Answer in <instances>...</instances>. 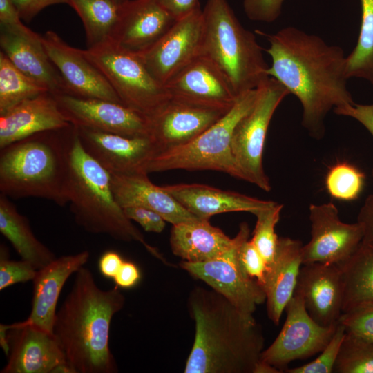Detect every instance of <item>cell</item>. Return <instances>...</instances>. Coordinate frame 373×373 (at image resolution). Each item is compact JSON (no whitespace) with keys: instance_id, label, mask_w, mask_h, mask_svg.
I'll list each match as a JSON object with an SVG mask.
<instances>
[{"instance_id":"cell-10","label":"cell","mask_w":373,"mask_h":373,"mask_svg":"<svg viewBox=\"0 0 373 373\" xmlns=\"http://www.w3.org/2000/svg\"><path fill=\"white\" fill-rule=\"evenodd\" d=\"M249 225L242 222L236 236L235 245L227 251L209 261L182 260L179 265L243 312L253 314L256 306L266 301V295L259 283L245 271L238 259V247L245 239L249 238Z\"/></svg>"},{"instance_id":"cell-43","label":"cell","mask_w":373,"mask_h":373,"mask_svg":"<svg viewBox=\"0 0 373 373\" xmlns=\"http://www.w3.org/2000/svg\"><path fill=\"white\" fill-rule=\"evenodd\" d=\"M21 19L19 12L11 0H0L1 28L28 37H35L39 35L26 27Z\"/></svg>"},{"instance_id":"cell-52","label":"cell","mask_w":373,"mask_h":373,"mask_svg":"<svg viewBox=\"0 0 373 373\" xmlns=\"http://www.w3.org/2000/svg\"><path fill=\"white\" fill-rule=\"evenodd\" d=\"M115 2L119 3V4H123L124 3H125L126 1H127L128 0H114Z\"/></svg>"},{"instance_id":"cell-45","label":"cell","mask_w":373,"mask_h":373,"mask_svg":"<svg viewBox=\"0 0 373 373\" xmlns=\"http://www.w3.org/2000/svg\"><path fill=\"white\" fill-rule=\"evenodd\" d=\"M21 18L30 21L45 8L60 3H66L67 0H11Z\"/></svg>"},{"instance_id":"cell-2","label":"cell","mask_w":373,"mask_h":373,"mask_svg":"<svg viewBox=\"0 0 373 373\" xmlns=\"http://www.w3.org/2000/svg\"><path fill=\"white\" fill-rule=\"evenodd\" d=\"M188 309L195 336L184 373H256L265 338L252 314L213 289L195 287Z\"/></svg>"},{"instance_id":"cell-6","label":"cell","mask_w":373,"mask_h":373,"mask_svg":"<svg viewBox=\"0 0 373 373\" xmlns=\"http://www.w3.org/2000/svg\"><path fill=\"white\" fill-rule=\"evenodd\" d=\"M200 55L224 75L237 96L258 88L269 66L255 35L240 23L227 0H207Z\"/></svg>"},{"instance_id":"cell-3","label":"cell","mask_w":373,"mask_h":373,"mask_svg":"<svg viewBox=\"0 0 373 373\" xmlns=\"http://www.w3.org/2000/svg\"><path fill=\"white\" fill-rule=\"evenodd\" d=\"M119 288L104 290L93 273L81 267L57 311L52 333L75 373H116L109 346L111 321L124 306Z\"/></svg>"},{"instance_id":"cell-28","label":"cell","mask_w":373,"mask_h":373,"mask_svg":"<svg viewBox=\"0 0 373 373\" xmlns=\"http://www.w3.org/2000/svg\"><path fill=\"white\" fill-rule=\"evenodd\" d=\"M236 238H229L209 220H198L173 225L170 246L182 260L201 262L213 260L230 249Z\"/></svg>"},{"instance_id":"cell-35","label":"cell","mask_w":373,"mask_h":373,"mask_svg":"<svg viewBox=\"0 0 373 373\" xmlns=\"http://www.w3.org/2000/svg\"><path fill=\"white\" fill-rule=\"evenodd\" d=\"M365 180V174L355 166L341 162L329 169L325 184L327 191L333 198L352 201L361 193Z\"/></svg>"},{"instance_id":"cell-20","label":"cell","mask_w":373,"mask_h":373,"mask_svg":"<svg viewBox=\"0 0 373 373\" xmlns=\"http://www.w3.org/2000/svg\"><path fill=\"white\" fill-rule=\"evenodd\" d=\"M87 250L56 258L37 270L33 282V296L29 316L20 323L52 333L57 302L68 278L87 262Z\"/></svg>"},{"instance_id":"cell-7","label":"cell","mask_w":373,"mask_h":373,"mask_svg":"<svg viewBox=\"0 0 373 373\" xmlns=\"http://www.w3.org/2000/svg\"><path fill=\"white\" fill-rule=\"evenodd\" d=\"M257 97L258 88L239 95L232 108L195 140L155 155L146 172L211 170L242 180L232 153V137L236 125L252 108Z\"/></svg>"},{"instance_id":"cell-15","label":"cell","mask_w":373,"mask_h":373,"mask_svg":"<svg viewBox=\"0 0 373 373\" xmlns=\"http://www.w3.org/2000/svg\"><path fill=\"white\" fill-rule=\"evenodd\" d=\"M165 87L171 100L225 112L238 97L222 71L202 55L173 77Z\"/></svg>"},{"instance_id":"cell-23","label":"cell","mask_w":373,"mask_h":373,"mask_svg":"<svg viewBox=\"0 0 373 373\" xmlns=\"http://www.w3.org/2000/svg\"><path fill=\"white\" fill-rule=\"evenodd\" d=\"M111 178L114 197L122 209L131 206L147 208L173 225L200 220L162 186L154 184L147 173H111Z\"/></svg>"},{"instance_id":"cell-5","label":"cell","mask_w":373,"mask_h":373,"mask_svg":"<svg viewBox=\"0 0 373 373\" xmlns=\"http://www.w3.org/2000/svg\"><path fill=\"white\" fill-rule=\"evenodd\" d=\"M75 127L68 203L76 223L91 233L108 235L124 242H138L153 256L169 265L125 215L114 197L111 173L84 149Z\"/></svg>"},{"instance_id":"cell-33","label":"cell","mask_w":373,"mask_h":373,"mask_svg":"<svg viewBox=\"0 0 373 373\" xmlns=\"http://www.w3.org/2000/svg\"><path fill=\"white\" fill-rule=\"evenodd\" d=\"M47 92L46 88L21 73L0 52V114Z\"/></svg>"},{"instance_id":"cell-18","label":"cell","mask_w":373,"mask_h":373,"mask_svg":"<svg viewBox=\"0 0 373 373\" xmlns=\"http://www.w3.org/2000/svg\"><path fill=\"white\" fill-rule=\"evenodd\" d=\"M295 290L313 320L323 327L337 325L343 313L344 285L338 265L303 264Z\"/></svg>"},{"instance_id":"cell-51","label":"cell","mask_w":373,"mask_h":373,"mask_svg":"<svg viewBox=\"0 0 373 373\" xmlns=\"http://www.w3.org/2000/svg\"><path fill=\"white\" fill-rule=\"evenodd\" d=\"M51 373H75L72 366L67 362H64L56 365Z\"/></svg>"},{"instance_id":"cell-40","label":"cell","mask_w":373,"mask_h":373,"mask_svg":"<svg viewBox=\"0 0 373 373\" xmlns=\"http://www.w3.org/2000/svg\"><path fill=\"white\" fill-rule=\"evenodd\" d=\"M239 261L245 271L262 287L268 265L251 240L245 239L238 250Z\"/></svg>"},{"instance_id":"cell-24","label":"cell","mask_w":373,"mask_h":373,"mask_svg":"<svg viewBox=\"0 0 373 373\" xmlns=\"http://www.w3.org/2000/svg\"><path fill=\"white\" fill-rule=\"evenodd\" d=\"M54 95L47 92L0 114V149L34 134L68 127Z\"/></svg>"},{"instance_id":"cell-42","label":"cell","mask_w":373,"mask_h":373,"mask_svg":"<svg viewBox=\"0 0 373 373\" xmlns=\"http://www.w3.org/2000/svg\"><path fill=\"white\" fill-rule=\"evenodd\" d=\"M131 220L137 222L144 231L161 233L166 227V220L157 212L142 207L131 206L123 209Z\"/></svg>"},{"instance_id":"cell-31","label":"cell","mask_w":373,"mask_h":373,"mask_svg":"<svg viewBox=\"0 0 373 373\" xmlns=\"http://www.w3.org/2000/svg\"><path fill=\"white\" fill-rule=\"evenodd\" d=\"M81 18L87 48L111 39L119 22L122 6L114 0H67Z\"/></svg>"},{"instance_id":"cell-12","label":"cell","mask_w":373,"mask_h":373,"mask_svg":"<svg viewBox=\"0 0 373 373\" xmlns=\"http://www.w3.org/2000/svg\"><path fill=\"white\" fill-rule=\"evenodd\" d=\"M203 33L200 8L177 19L152 46L137 53L152 76L165 84L200 55Z\"/></svg>"},{"instance_id":"cell-36","label":"cell","mask_w":373,"mask_h":373,"mask_svg":"<svg viewBox=\"0 0 373 373\" xmlns=\"http://www.w3.org/2000/svg\"><path fill=\"white\" fill-rule=\"evenodd\" d=\"M282 208V204L275 202L255 214L256 223L251 240L268 266L273 262L276 251L279 237L276 233L275 228Z\"/></svg>"},{"instance_id":"cell-25","label":"cell","mask_w":373,"mask_h":373,"mask_svg":"<svg viewBox=\"0 0 373 373\" xmlns=\"http://www.w3.org/2000/svg\"><path fill=\"white\" fill-rule=\"evenodd\" d=\"M0 46L1 51L17 69L52 95H70L43 46L41 35L32 37L1 28Z\"/></svg>"},{"instance_id":"cell-44","label":"cell","mask_w":373,"mask_h":373,"mask_svg":"<svg viewBox=\"0 0 373 373\" xmlns=\"http://www.w3.org/2000/svg\"><path fill=\"white\" fill-rule=\"evenodd\" d=\"M334 112L339 115L352 117L360 122L373 136V103L370 104H359L355 102L336 107ZM373 177V169L372 171Z\"/></svg>"},{"instance_id":"cell-8","label":"cell","mask_w":373,"mask_h":373,"mask_svg":"<svg viewBox=\"0 0 373 373\" xmlns=\"http://www.w3.org/2000/svg\"><path fill=\"white\" fill-rule=\"evenodd\" d=\"M83 52L105 76L124 106L152 119L171 101L165 86L152 76L139 55L113 40Z\"/></svg>"},{"instance_id":"cell-22","label":"cell","mask_w":373,"mask_h":373,"mask_svg":"<svg viewBox=\"0 0 373 373\" xmlns=\"http://www.w3.org/2000/svg\"><path fill=\"white\" fill-rule=\"evenodd\" d=\"M176 20L157 0H128L122 6L111 39L140 53L155 43Z\"/></svg>"},{"instance_id":"cell-32","label":"cell","mask_w":373,"mask_h":373,"mask_svg":"<svg viewBox=\"0 0 373 373\" xmlns=\"http://www.w3.org/2000/svg\"><path fill=\"white\" fill-rule=\"evenodd\" d=\"M361 23L356 45L346 57L348 79L361 78L373 86V0H361Z\"/></svg>"},{"instance_id":"cell-38","label":"cell","mask_w":373,"mask_h":373,"mask_svg":"<svg viewBox=\"0 0 373 373\" xmlns=\"http://www.w3.org/2000/svg\"><path fill=\"white\" fill-rule=\"evenodd\" d=\"M36 269L29 262L13 260L9 258V251L4 244L0 246V290L19 283L32 280L36 276Z\"/></svg>"},{"instance_id":"cell-47","label":"cell","mask_w":373,"mask_h":373,"mask_svg":"<svg viewBox=\"0 0 373 373\" xmlns=\"http://www.w3.org/2000/svg\"><path fill=\"white\" fill-rule=\"evenodd\" d=\"M363 229V242H373V194L365 199L357 217Z\"/></svg>"},{"instance_id":"cell-41","label":"cell","mask_w":373,"mask_h":373,"mask_svg":"<svg viewBox=\"0 0 373 373\" xmlns=\"http://www.w3.org/2000/svg\"><path fill=\"white\" fill-rule=\"evenodd\" d=\"M285 0H243L246 16L252 21L271 23L281 14Z\"/></svg>"},{"instance_id":"cell-19","label":"cell","mask_w":373,"mask_h":373,"mask_svg":"<svg viewBox=\"0 0 373 373\" xmlns=\"http://www.w3.org/2000/svg\"><path fill=\"white\" fill-rule=\"evenodd\" d=\"M10 352L1 373H51L59 363L67 361L53 334L39 327L10 324Z\"/></svg>"},{"instance_id":"cell-16","label":"cell","mask_w":373,"mask_h":373,"mask_svg":"<svg viewBox=\"0 0 373 373\" xmlns=\"http://www.w3.org/2000/svg\"><path fill=\"white\" fill-rule=\"evenodd\" d=\"M76 128L84 149L110 173H147L149 163L158 153L151 136L131 137Z\"/></svg>"},{"instance_id":"cell-37","label":"cell","mask_w":373,"mask_h":373,"mask_svg":"<svg viewBox=\"0 0 373 373\" xmlns=\"http://www.w3.org/2000/svg\"><path fill=\"white\" fill-rule=\"evenodd\" d=\"M345 334V329L338 323L335 333L318 356L305 365L286 368L285 373H332Z\"/></svg>"},{"instance_id":"cell-26","label":"cell","mask_w":373,"mask_h":373,"mask_svg":"<svg viewBox=\"0 0 373 373\" xmlns=\"http://www.w3.org/2000/svg\"><path fill=\"white\" fill-rule=\"evenodd\" d=\"M162 187L186 210L202 220H209L213 216L233 211H246L255 215L275 203L201 184H176Z\"/></svg>"},{"instance_id":"cell-49","label":"cell","mask_w":373,"mask_h":373,"mask_svg":"<svg viewBox=\"0 0 373 373\" xmlns=\"http://www.w3.org/2000/svg\"><path fill=\"white\" fill-rule=\"evenodd\" d=\"M124 261L117 252L112 250L106 251L99 257V271L104 277L113 279Z\"/></svg>"},{"instance_id":"cell-1","label":"cell","mask_w":373,"mask_h":373,"mask_svg":"<svg viewBox=\"0 0 373 373\" xmlns=\"http://www.w3.org/2000/svg\"><path fill=\"white\" fill-rule=\"evenodd\" d=\"M257 32L269 44L266 49L271 59L268 76L298 99L303 126L314 137H321L329 111L354 103L347 87L343 48L292 26L274 34Z\"/></svg>"},{"instance_id":"cell-14","label":"cell","mask_w":373,"mask_h":373,"mask_svg":"<svg viewBox=\"0 0 373 373\" xmlns=\"http://www.w3.org/2000/svg\"><path fill=\"white\" fill-rule=\"evenodd\" d=\"M55 97L74 126L131 137L151 135V119L122 104L69 95Z\"/></svg>"},{"instance_id":"cell-4","label":"cell","mask_w":373,"mask_h":373,"mask_svg":"<svg viewBox=\"0 0 373 373\" xmlns=\"http://www.w3.org/2000/svg\"><path fill=\"white\" fill-rule=\"evenodd\" d=\"M75 127L38 133L0 149V193L68 204Z\"/></svg>"},{"instance_id":"cell-17","label":"cell","mask_w":373,"mask_h":373,"mask_svg":"<svg viewBox=\"0 0 373 373\" xmlns=\"http://www.w3.org/2000/svg\"><path fill=\"white\" fill-rule=\"evenodd\" d=\"M43 46L68 86L70 95L122 104L102 73L84 55L55 32L41 36Z\"/></svg>"},{"instance_id":"cell-21","label":"cell","mask_w":373,"mask_h":373,"mask_svg":"<svg viewBox=\"0 0 373 373\" xmlns=\"http://www.w3.org/2000/svg\"><path fill=\"white\" fill-rule=\"evenodd\" d=\"M227 112L171 100L151 119L157 154L193 141Z\"/></svg>"},{"instance_id":"cell-9","label":"cell","mask_w":373,"mask_h":373,"mask_svg":"<svg viewBox=\"0 0 373 373\" xmlns=\"http://www.w3.org/2000/svg\"><path fill=\"white\" fill-rule=\"evenodd\" d=\"M288 95L278 81L269 77L258 88L254 106L239 121L233 134L232 153L242 180L267 192L271 184L262 164L266 135L274 112Z\"/></svg>"},{"instance_id":"cell-30","label":"cell","mask_w":373,"mask_h":373,"mask_svg":"<svg viewBox=\"0 0 373 373\" xmlns=\"http://www.w3.org/2000/svg\"><path fill=\"white\" fill-rule=\"evenodd\" d=\"M344 292L343 312L373 302V242L362 241L353 254L339 265Z\"/></svg>"},{"instance_id":"cell-27","label":"cell","mask_w":373,"mask_h":373,"mask_svg":"<svg viewBox=\"0 0 373 373\" xmlns=\"http://www.w3.org/2000/svg\"><path fill=\"white\" fill-rule=\"evenodd\" d=\"M303 244L288 237H279L273 262L268 266L262 285L269 318L278 325L291 298L303 265Z\"/></svg>"},{"instance_id":"cell-13","label":"cell","mask_w":373,"mask_h":373,"mask_svg":"<svg viewBox=\"0 0 373 373\" xmlns=\"http://www.w3.org/2000/svg\"><path fill=\"white\" fill-rule=\"evenodd\" d=\"M309 211L311 240L303 246V264H342L362 242L361 226L357 222H342L338 209L332 202L311 204Z\"/></svg>"},{"instance_id":"cell-39","label":"cell","mask_w":373,"mask_h":373,"mask_svg":"<svg viewBox=\"0 0 373 373\" xmlns=\"http://www.w3.org/2000/svg\"><path fill=\"white\" fill-rule=\"evenodd\" d=\"M338 323L344 326L345 332L373 343V302L343 312Z\"/></svg>"},{"instance_id":"cell-34","label":"cell","mask_w":373,"mask_h":373,"mask_svg":"<svg viewBox=\"0 0 373 373\" xmlns=\"http://www.w3.org/2000/svg\"><path fill=\"white\" fill-rule=\"evenodd\" d=\"M333 372L373 373V343L345 332Z\"/></svg>"},{"instance_id":"cell-46","label":"cell","mask_w":373,"mask_h":373,"mask_svg":"<svg viewBox=\"0 0 373 373\" xmlns=\"http://www.w3.org/2000/svg\"><path fill=\"white\" fill-rule=\"evenodd\" d=\"M140 278L141 274L138 267L131 261L124 260L113 280L116 287L129 289L135 287Z\"/></svg>"},{"instance_id":"cell-29","label":"cell","mask_w":373,"mask_h":373,"mask_svg":"<svg viewBox=\"0 0 373 373\" xmlns=\"http://www.w3.org/2000/svg\"><path fill=\"white\" fill-rule=\"evenodd\" d=\"M0 232L22 260L39 269L56 258L54 253L34 235L28 218L10 198L0 193Z\"/></svg>"},{"instance_id":"cell-48","label":"cell","mask_w":373,"mask_h":373,"mask_svg":"<svg viewBox=\"0 0 373 373\" xmlns=\"http://www.w3.org/2000/svg\"><path fill=\"white\" fill-rule=\"evenodd\" d=\"M175 19H179L200 8L198 0H157Z\"/></svg>"},{"instance_id":"cell-50","label":"cell","mask_w":373,"mask_h":373,"mask_svg":"<svg viewBox=\"0 0 373 373\" xmlns=\"http://www.w3.org/2000/svg\"><path fill=\"white\" fill-rule=\"evenodd\" d=\"M10 325L0 324V346L4 354L8 356L10 352V344L8 339V329Z\"/></svg>"},{"instance_id":"cell-11","label":"cell","mask_w":373,"mask_h":373,"mask_svg":"<svg viewBox=\"0 0 373 373\" xmlns=\"http://www.w3.org/2000/svg\"><path fill=\"white\" fill-rule=\"evenodd\" d=\"M285 310L287 316L282 329L260 356L261 362L280 372H284L291 361L304 360L320 353L332 339L337 326L323 327L315 322L296 290Z\"/></svg>"}]
</instances>
